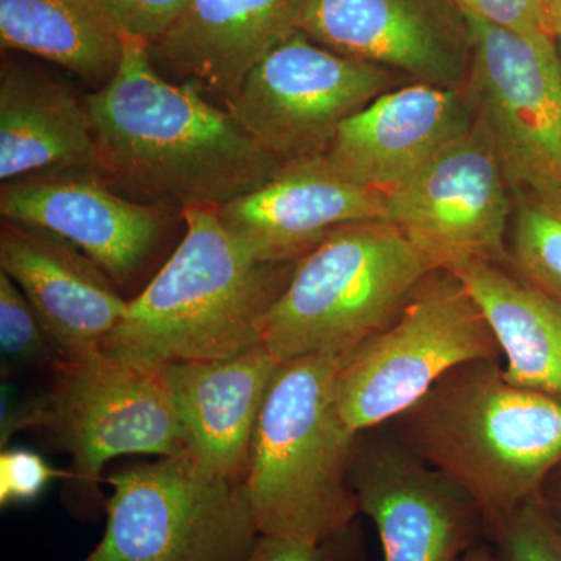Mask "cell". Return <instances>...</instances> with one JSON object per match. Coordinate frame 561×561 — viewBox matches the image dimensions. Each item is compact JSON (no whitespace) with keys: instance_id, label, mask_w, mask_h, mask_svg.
Masks as SVG:
<instances>
[{"instance_id":"6da1fadb","label":"cell","mask_w":561,"mask_h":561,"mask_svg":"<svg viewBox=\"0 0 561 561\" xmlns=\"http://www.w3.org/2000/svg\"><path fill=\"white\" fill-rule=\"evenodd\" d=\"M102 175L169 209L220 208L283 169L230 111L162 76L144 41L124 36L116 76L87 99Z\"/></svg>"},{"instance_id":"7a4b0ae2","label":"cell","mask_w":561,"mask_h":561,"mask_svg":"<svg viewBox=\"0 0 561 561\" xmlns=\"http://www.w3.org/2000/svg\"><path fill=\"white\" fill-rule=\"evenodd\" d=\"M181 217L186 232L179 247L102 342L110 359L158 373L227 359L262 343L297 261L256 260L214 208L184 209Z\"/></svg>"},{"instance_id":"3957f363","label":"cell","mask_w":561,"mask_h":561,"mask_svg":"<svg viewBox=\"0 0 561 561\" xmlns=\"http://www.w3.org/2000/svg\"><path fill=\"white\" fill-rule=\"evenodd\" d=\"M387 426L478 504L486 535L540 500L561 465V402L512 386L501 359L446 373Z\"/></svg>"},{"instance_id":"277c9868","label":"cell","mask_w":561,"mask_h":561,"mask_svg":"<svg viewBox=\"0 0 561 561\" xmlns=\"http://www.w3.org/2000/svg\"><path fill=\"white\" fill-rule=\"evenodd\" d=\"M343 356L284 360L273 376L245 478L260 535L321 545L356 524L360 511L351 468L360 434L337 404Z\"/></svg>"},{"instance_id":"5b68a950","label":"cell","mask_w":561,"mask_h":561,"mask_svg":"<svg viewBox=\"0 0 561 561\" xmlns=\"http://www.w3.org/2000/svg\"><path fill=\"white\" fill-rule=\"evenodd\" d=\"M438 267L390 221L346 225L297 261L265 320L262 343L279 362L346 354L393 323Z\"/></svg>"},{"instance_id":"8992f818","label":"cell","mask_w":561,"mask_h":561,"mask_svg":"<svg viewBox=\"0 0 561 561\" xmlns=\"http://www.w3.org/2000/svg\"><path fill=\"white\" fill-rule=\"evenodd\" d=\"M481 359H502L489 321L453 272L435 268L393 323L343 356L339 409L359 434L386 426L446 373Z\"/></svg>"},{"instance_id":"52a82bcc","label":"cell","mask_w":561,"mask_h":561,"mask_svg":"<svg viewBox=\"0 0 561 561\" xmlns=\"http://www.w3.org/2000/svg\"><path fill=\"white\" fill-rule=\"evenodd\" d=\"M102 540L81 561H242L260 537L245 482L190 453L113 472Z\"/></svg>"},{"instance_id":"ba28073f","label":"cell","mask_w":561,"mask_h":561,"mask_svg":"<svg viewBox=\"0 0 561 561\" xmlns=\"http://www.w3.org/2000/svg\"><path fill=\"white\" fill-rule=\"evenodd\" d=\"M411 79L291 33L225 101L251 138L280 164L323 157L343 122Z\"/></svg>"},{"instance_id":"9c48e42d","label":"cell","mask_w":561,"mask_h":561,"mask_svg":"<svg viewBox=\"0 0 561 561\" xmlns=\"http://www.w3.org/2000/svg\"><path fill=\"white\" fill-rule=\"evenodd\" d=\"M471 68L463 92L500 157L513 197L561 201V66L557 39L467 14Z\"/></svg>"},{"instance_id":"30bf717a","label":"cell","mask_w":561,"mask_h":561,"mask_svg":"<svg viewBox=\"0 0 561 561\" xmlns=\"http://www.w3.org/2000/svg\"><path fill=\"white\" fill-rule=\"evenodd\" d=\"M36 427L49 431L72 460L69 481L98 494L103 467L121 456L187 453L183 427L160 375L106 357L101 350L66 357L38 398Z\"/></svg>"},{"instance_id":"8fae6325","label":"cell","mask_w":561,"mask_h":561,"mask_svg":"<svg viewBox=\"0 0 561 561\" xmlns=\"http://www.w3.org/2000/svg\"><path fill=\"white\" fill-rule=\"evenodd\" d=\"M513 203L493 142L474 121L470 130L387 194V221L430 251L440 267L454 257L505 264Z\"/></svg>"},{"instance_id":"7c38bea8","label":"cell","mask_w":561,"mask_h":561,"mask_svg":"<svg viewBox=\"0 0 561 561\" xmlns=\"http://www.w3.org/2000/svg\"><path fill=\"white\" fill-rule=\"evenodd\" d=\"M351 486L383 561H457L486 535L478 504L387 424L362 432Z\"/></svg>"},{"instance_id":"4fadbf2b","label":"cell","mask_w":561,"mask_h":561,"mask_svg":"<svg viewBox=\"0 0 561 561\" xmlns=\"http://www.w3.org/2000/svg\"><path fill=\"white\" fill-rule=\"evenodd\" d=\"M298 31L420 83L463 91L470 73V22L456 0H302Z\"/></svg>"},{"instance_id":"5bb4252c","label":"cell","mask_w":561,"mask_h":561,"mask_svg":"<svg viewBox=\"0 0 561 561\" xmlns=\"http://www.w3.org/2000/svg\"><path fill=\"white\" fill-rule=\"evenodd\" d=\"M168 208L122 197L101 171L69 169L7 181L0 190L3 220L65 239L114 283H128L160 242Z\"/></svg>"},{"instance_id":"9a60e30c","label":"cell","mask_w":561,"mask_h":561,"mask_svg":"<svg viewBox=\"0 0 561 561\" xmlns=\"http://www.w3.org/2000/svg\"><path fill=\"white\" fill-rule=\"evenodd\" d=\"M216 213L236 242L267 262L298 261L339 228L389 217L383 192L346 179L324 157L284 164Z\"/></svg>"},{"instance_id":"2e32d148","label":"cell","mask_w":561,"mask_h":561,"mask_svg":"<svg viewBox=\"0 0 561 561\" xmlns=\"http://www.w3.org/2000/svg\"><path fill=\"white\" fill-rule=\"evenodd\" d=\"M474 121L463 91L412 81L343 122L323 157L346 179L387 195Z\"/></svg>"},{"instance_id":"e0dca14e","label":"cell","mask_w":561,"mask_h":561,"mask_svg":"<svg viewBox=\"0 0 561 561\" xmlns=\"http://www.w3.org/2000/svg\"><path fill=\"white\" fill-rule=\"evenodd\" d=\"M0 268L24 291L62 359L101 350L130 302L77 247L28 225L2 221Z\"/></svg>"},{"instance_id":"ac0fdd59","label":"cell","mask_w":561,"mask_h":561,"mask_svg":"<svg viewBox=\"0 0 561 561\" xmlns=\"http://www.w3.org/2000/svg\"><path fill=\"white\" fill-rule=\"evenodd\" d=\"M279 364L260 343L227 359L173 364L158 371L187 453L203 468L245 482L254 431Z\"/></svg>"},{"instance_id":"d6986e66","label":"cell","mask_w":561,"mask_h":561,"mask_svg":"<svg viewBox=\"0 0 561 561\" xmlns=\"http://www.w3.org/2000/svg\"><path fill=\"white\" fill-rule=\"evenodd\" d=\"M302 0H191L149 46L162 76L230 99L279 43L298 31Z\"/></svg>"},{"instance_id":"ffe728a7","label":"cell","mask_w":561,"mask_h":561,"mask_svg":"<svg viewBox=\"0 0 561 561\" xmlns=\"http://www.w3.org/2000/svg\"><path fill=\"white\" fill-rule=\"evenodd\" d=\"M99 165L87 99L41 69L3 57L0 66V180Z\"/></svg>"},{"instance_id":"44dd1931","label":"cell","mask_w":561,"mask_h":561,"mask_svg":"<svg viewBox=\"0 0 561 561\" xmlns=\"http://www.w3.org/2000/svg\"><path fill=\"white\" fill-rule=\"evenodd\" d=\"M448 268L467 286L500 343L505 379L561 402V302L505 262L454 257Z\"/></svg>"},{"instance_id":"7402d4cb","label":"cell","mask_w":561,"mask_h":561,"mask_svg":"<svg viewBox=\"0 0 561 561\" xmlns=\"http://www.w3.org/2000/svg\"><path fill=\"white\" fill-rule=\"evenodd\" d=\"M0 44L61 66L95 91L124 54V36L94 0H0Z\"/></svg>"},{"instance_id":"603a6c76","label":"cell","mask_w":561,"mask_h":561,"mask_svg":"<svg viewBox=\"0 0 561 561\" xmlns=\"http://www.w3.org/2000/svg\"><path fill=\"white\" fill-rule=\"evenodd\" d=\"M513 202L507 264L561 302V201L522 194Z\"/></svg>"},{"instance_id":"cb8c5ba5","label":"cell","mask_w":561,"mask_h":561,"mask_svg":"<svg viewBox=\"0 0 561 561\" xmlns=\"http://www.w3.org/2000/svg\"><path fill=\"white\" fill-rule=\"evenodd\" d=\"M0 350L3 367L54 371L62 354L24 291L0 272Z\"/></svg>"},{"instance_id":"d4e9b609","label":"cell","mask_w":561,"mask_h":561,"mask_svg":"<svg viewBox=\"0 0 561 561\" xmlns=\"http://www.w3.org/2000/svg\"><path fill=\"white\" fill-rule=\"evenodd\" d=\"M489 537L501 561H561V538L541 497L513 513Z\"/></svg>"},{"instance_id":"484cf974","label":"cell","mask_w":561,"mask_h":561,"mask_svg":"<svg viewBox=\"0 0 561 561\" xmlns=\"http://www.w3.org/2000/svg\"><path fill=\"white\" fill-rule=\"evenodd\" d=\"M122 36L144 41L160 39L175 24L191 0H94Z\"/></svg>"},{"instance_id":"4316f807","label":"cell","mask_w":561,"mask_h":561,"mask_svg":"<svg viewBox=\"0 0 561 561\" xmlns=\"http://www.w3.org/2000/svg\"><path fill=\"white\" fill-rule=\"evenodd\" d=\"M55 479H69V471L51 467L31 449H2L0 453V505L9 507L36 500Z\"/></svg>"},{"instance_id":"83f0119b","label":"cell","mask_w":561,"mask_h":561,"mask_svg":"<svg viewBox=\"0 0 561 561\" xmlns=\"http://www.w3.org/2000/svg\"><path fill=\"white\" fill-rule=\"evenodd\" d=\"M456 2L465 13L490 24L526 33V35H551L546 25L540 0H456Z\"/></svg>"},{"instance_id":"f1b7e54d","label":"cell","mask_w":561,"mask_h":561,"mask_svg":"<svg viewBox=\"0 0 561 561\" xmlns=\"http://www.w3.org/2000/svg\"><path fill=\"white\" fill-rule=\"evenodd\" d=\"M345 534L321 545L260 535L242 561H337Z\"/></svg>"},{"instance_id":"f546056e","label":"cell","mask_w":561,"mask_h":561,"mask_svg":"<svg viewBox=\"0 0 561 561\" xmlns=\"http://www.w3.org/2000/svg\"><path fill=\"white\" fill-rule=\"evenodd\" d=\"M541 501L561 538V465L546 482Z\"/></svg>"},{"instance_id":"4dcf8cb0","label":"cell","mask_w":561,"mask_h":561,"mask_svg":"<svg viewBox=\"0 0 561 561\" xmlns=\"http://www.w3.org/2000/svg\"><path fill=\"white\" fill-rule=\"evenodd\" d=\"M546 25L553 38L561 35V0H540Z\"/></svg>"},{"instance_id":"1f68e13d","label":"cell","mask_w":561,"mask_h":561,"mask_svg":"<svg viewBox=\"0 0 561 561\" xmlns=\"http://www.w3.org/2000/svg\"><path fill=\"white\" fill-rule=\"evenodd\" d=\"M354 527L356 526L351 527V529L346 531L345 537H343L342 549L341 553H339L337 561H365L359 548V538H357Z\"/></svg>"},{"instance_id":"d6a6232c","label":"cell","mask_w":561,"mask_h":561,"mask_svg":"<svg viewBox=\"0 0 561 561\" xmlns=\"http://www.w3.org/2000/svg\"><path fill=\"white\" fill-rule=\"evenodd\" d=\"M457 561H501V557L494 546L482 540L468 549Z\"/></svg>"},{"instance_id":"836d02e7","label":"cell","mask_w":561,"mask_h":561,"mask_svg":"<svg viewBox=\"0 0 561 561\" xmlns=\"http://www.w3.org/2000/svg\"><path fill=\"white\" fill-rule=\"evenodd\" d=\"M557 49H559L560 66H561V35L557 38Z\"/></svg>"}]
</instances>
